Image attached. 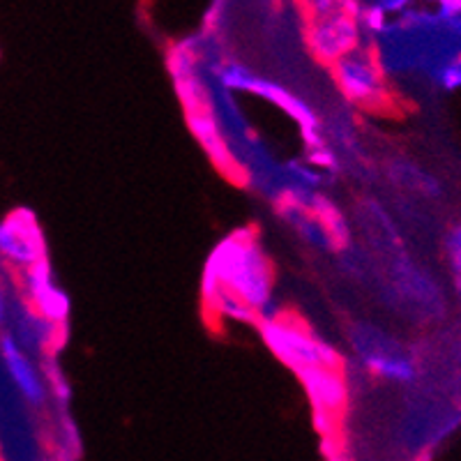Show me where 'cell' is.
<instances>
[{"label": "cell", "instance_id": "obj_9", "mask_svg": "<svg viewBox=\"0 0 461 461\" xmlns=\"http://www.w3.org/2000/svg\"><path fill=\"white\" fill-rule=\"evenodd\" d=\"M26 291L31 298V307L56 325H63L69 316V298L56 286L51 275V266L47 258L26 267Z\"/></svg>", "mask_w": 461, "mask_h": 461}, {"label": "cell", "instance_id": "obj_3", "mask_svg": "<svg viewBox=\"0 0 461 461\" xmlns=\"http://www.w3.org/2000/svg\"><path fill=\"white\" fill-rule=\"evenodd\" d=\"M332 79L341 95L351 104L381 106L385 102V81H383L378 58L369 49H353L330 65Z\"/></svg>", "mask_w": 461, "mask_h": 461}, {"label": "cell", "instance_id": "obj_12", "mask_svg": "<svg viewBox=\"0 0 461 461\" xmlns=\"http://www.w3.org/2000/svg\"><path fill=\"white\" fill-rule=\"evenodd\" d=\"M7 316V304H5V294H3V288H0V325L5 323Z\"/></svg>", "mask_w": 461, "mask_h": 461}, {"label": "cell", "instance_id": "obj_7", "mask_svg": "<svg viewBox=\"0 0 461 461\" xmlns=\"http://www.w3.org/2000/svg\"><path fill=\"white\" fill-rule=\"evenodd\" d=\"M47 252L42 230L31 212H14L0 221V254L19 267H31L42 261Z\"/></svg>", "mask_w": 461, "mask_h": 461}, {"label": "cell", "instance_id": "obj_8", "mask_svg": "<svg viewBox=\"0 0 461 461\" xmlns=\"http://www.w3.org/2000/svg\"><path fill=\"white\" fill-rule=\"evenodd\" d=\"M0 357L5 362L7 374H10L14 388L22 393V397L35 409L47 406L49 388L44 385L42 374L35 367V362L26 356L14 335H7V332L0 335Z\"/></svg>", "mask_w": 461, "mask_h": 461}, {"label": "cell", "instance_id": "obj_2", "mask_svg": "<svg viewBox=\"0 0 461 461\" xmlns=\"http://www.w3.org/2000/svg\"><path fill=\"white\" fill-rule=\"evenodd\" d=\"M258 328L267 348L294 372L312 367L341 369V356L335 346L312 332L300 321L275 314L273 319L261 321Z\"/></svg>", "mask_w": 461, "mask_h": 461}, {"label": "cell", "instance_id": "obj_10", "mask_svg": "<svg viewBox=\"0 0 461 461\" xmlns=\"http://www.w3.org/2000/svg\"><path fill=\"white\" fill-rule=\"evenodd\" d=\"M390 176H393L394 183L402 185V187L418 189L422 194H436V192H438L434 180H431L427 173L420 171L418 167H413V164L394 162L393 167H390Z\"/></svg>", "mask_w": 461, "mask_h": 461}, {"label": "cell", "instance_id": "obj_1", "mask_svg": "<svg viewBox=\"0 0 461 461\" xmlns=\"http://www.w3.org/2000/svg\"><path fill=\"white\" fill-rule=\"evenodd\" d=\"M205 273L212 275L230 295L247 304L258 321L273 319V266L258 238L249 230L226 238L208 258Z\"/></svg>", "mask_w": 461, "mask_h": 461}, {"label": "cell", "instance_id": "obj_5", "mask_svg": "<svg viewBox=\"0 0 461 461\" xmlns=\"http://www.w3.org/2000/svg\"><path fill=\"white\" fill-rule=\"evenodd\" d=\"M360 22L346 12L310 19V26L304 32L310 51L328 65L360 47Z\"/></svg>", "mask_w": 461, "mask_h": 461}, {"label": "cell", "instance_id": "obj_4", "mask_svg": "<svg viewBox=\"0 0 461 461\" xmlns=\"http://www.w3.org/2000/svg\"><path fill=\"white\" fill-rule=\"evenodd\" d=\"M348 335H351L357 360L369 374L385 378V381H411L413 378L411 360L385 332L369 323H356Z\"/></svg>", "mask_w": 461, "mask_h": 461}, {"label": "cell", "instance_id": "obj_11", "mask_svg": "<svg viewBox=\"0 0 461 461\" xmlns=\"http://www.w3.org/2000/svg\"><path fill=\"white\" fill-rule=\"evenodd\" d=\"M440 5H443V10L447 12V14H455V12L461 10V0H438Z\"/></svg>", "mask_w": 461, "mask_h": 461}, {"label": "cell", "instance_id": "obj_6", "mask_svg": "<svg viewBox=\"0 0 461 461\" xmlns=\"http://www.w3.org/2000/svg\"><path fill=\"white\" fill-rule=\"evenodd\" d=\"M295 376L303 381V388L314 406L316 418H323V429L330 431L332 422L344 415L346 403H348V385L341 376V369L312 367L300 369Z\"/></svg>", "mask_w": 461, "mask_h": 461}]
</instances>
